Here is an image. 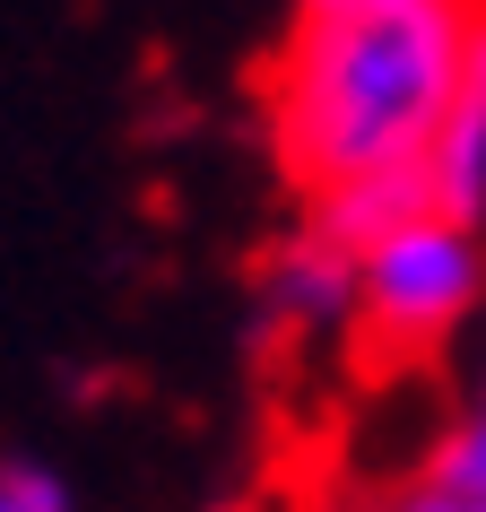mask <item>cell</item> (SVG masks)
Segmentation results:
<instances>
[{
	"label": "cell",
	"mask_w": 486,
	"mask_h": 512,
	"mask_svg": "<svg viewBox=\"0 0 486 512\" xmlns=\"http://www.w3.org/2000/svg\"><path fill=\"white\" fill-rule=\"evenodd\" d=\"M348 512H486V504H478V495H460V486H443L426 460H417V469H400V478H374Z\"/></svg>",
	"instance_id": "6"
},
{
	"label": "cell",
	"mask_w": 486,
	"mask_h": 512,
	"mask_svg": "<svg viewBox=\"0 0 486 512\" xmlns=\"http://www.w3.org/2000/svg\"><path fill=\"white\" fill-rule=\"evenodd\" d=\"M426 200H443V209H460V217H478V226H486V27H478V53H469V70H460L452 113H443Z\"/></svg>",
	"instance_id": "4"
},
{
	"label": "cell",
	"mask_w": 486,
	"mask_h": 512,
	"mask_svg": "<svg viewBox=\"0 0 486 512\" xmlns=\"http://www.w3.org/2000/svg\"><path fill=\"white\" fill-rule=\"evenodd\" d=\"M252 322L278 356L356 348V243L330 235L322 217H296L252 261Z\"/></svg>",
	"instance_id": "3"
},
{
	"label": "cell",
	"mask_w": 486,
	"mask_h": 512,
	"mask_svg": "<svg viewBox=\"0 0 486 512\" xmlns=\"http://www.w3.org/2000/svg\"><path fill=\"white\" fill-rule=\"evenodd\" d=\"M0 512H79V486L44 452H0Z\"/></svg>",
	"instance_id": "7"
},
{
	"label": "cell",
	"mask_w": 486,
	"mask_h": 512,
	"mask_svg": "<svg viewBox=\"0 0 486 512\" xmlns=\"http://www.w3.org/2000/svg\"><path fill=\"white\" fill-rule=\"evenodd\" d=\"M287 9H322V0H287Z\"/></svg>",
	"instance_id": "8"
},
{
	"label": "cell",
	"mask_w": 486,
	"mask_h": 512,
	"mask_svg": "<svg viewBox=\"0 0 486 512\" xmlns=\"http://www.w3.org/2000/svg\"><path fill=\"white\" fill-rule=\"evenodd\" d=\"M486 0H322L287 18L261 122L304 217L365 235L426 200L434 139L478 53Z\"/></svg>",
	"instance_id": "1"
},
{
	"label": "cell",
	"mask_w": 486,
	"mask_h": 512,
	"mask_svg": "<svg viewBox=\"0 0 486 512\" xmlns=\"http://www.w3.org/2000/svg\"><path fill=\"white\" fill-rule=\"evenodd\" d=\"M486 330V226L417 200L356 235V356L417 374Z\"/></svg>",
	"instance_id": "2"
},
{
	"label": "cell",
	"mask_w": 486,
	"mask_h": 512,
	"mask_svg": "<svg viewBox=\"0 0 486 512\" xmlns=\"http://www.w3.org/2000/svg\"><path fill=\"white\" fill-rule=\"evenodd\" d=\"M426 469L486 504V330L460 348V382H452V400H443V417L426 434Z\"/></svg>",
	"instance_id": "5"
}]
</instances>
